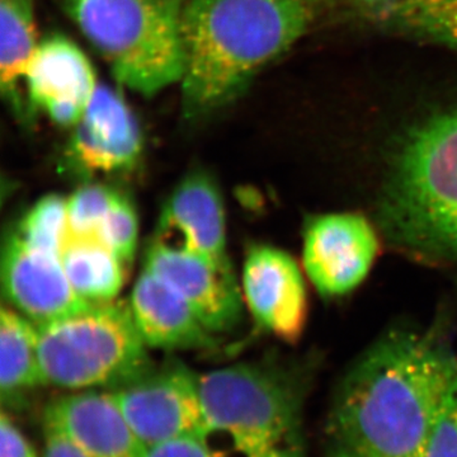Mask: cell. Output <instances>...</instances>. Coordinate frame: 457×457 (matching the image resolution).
I'll return each mask as SVG.
<instances>
[{
	"mask_svg": "<svg viewBox=\"0 0 457 457\" xmlns=\"http://www.w3.org/2000/svg\"><path fill=\"white\" fill-rule=\"evenodd\" d=\"M457 376L437 330L381 337L342 378L327 420L328 453L420 457Z\"/></svg>",
	"mask_w": 457,
	"mask_h": 457,
	"instance_id": "1",
	"label": "cell"
},
{
	"mask_svg": "<svg viewBox=\"0 0 457 457\" xmlns=\"http://www.w3.org/2000/svg\"><path fill=\"white\" fill-rule=\"evenodd\" d=\"M312 0H187L182 12V112L204 119L237 101L264 66L305 35Z\"/></svg>",
	"mask_w": 457,
	"mask_h": 457,
	"instance_id": "2",
	"label": "cell"
},
{
	"mask_svg": "<svg viewBox=\"0 0 457 457\" xmlns=\"http://www.w3.org/2000/svg\"><path fill=\"white\" fill-rule=\"evenodd\" d=\"M384 227L398 245L457 261V107L402 137L383 194Z\"/></svg>",
	"mask_w": 457,
	"mask_h": 457,
	"instance_id": "3",
	"label": "cell"
},
{
	"mask_svg": "<svg viewBox=\"0 0 457 457\" xmlns=\"http://www.w3.org/2000/svg\"><path fill=\"white\" fill-rule=\"evenodd\" d=\"M62 4L121 86L150 98L182 80L185 0H62Z\"/></svg>",
	"mask_w": 457,
	"mask_h": 457,
	"instance_id": "4",
	"label": "cell"
},
{
	"mask_svg": "<svg viewBox=\"0 0 457 457\" xmlns=\"http://www.w3.org/2000/svg\"><path fill=\"white\" fill-rule=\"evenodd\" d=\"M305 378L278 363H239L198 375L206 441H224L230 453L252 457L297 440Z\"/></svg>",
	"mask_w": 457,
	"mask_h": 457,
	"instance_id": "5",
	"label": "cell"
},
{
	"mask_svg": "<svg viewBox=\"0 0 457 457\" xmlns=\"http://www.w3.org/2000/svg\"><path fill=\"white\" fill-rule=\"evenodd\" d=\"M45 383L69 390L116 389L152 368L130 306L90 303L37 326Z\"/></svg>",
	"mask_w": 457,
	"mask_h": 457,
	"instance_id": "6",
	"label": "cell"
},
{
	"mask_svg": "<svg viewBox=\"0 0 457 457\" xmlns=\"http://www.w3.org/2000/svg\"><path fill=\"white\" fill-rule=\"evenodd\" d=\"M108 392L146 447L186 436L206 437L198 375L179 361L153 365Z\"/></svg>",
	"mask_w": 457,
	"mask_h": 457,
	"instance_id": "7",
	"label": "cell"
},
{
	"mask_svg": "<svg viewBox=\"0 0 457 457\" xmlns=\"http://www.w3.org/2000/svg\"><path fill=\"white\" fill-rule=\"evenodd\" d=\"M378 246L375 228L360 213L315 216L303 233V270L319 294L343 296L368 278Z\"/></svg>",
	"mask_w": 457,
	"mask_h": 457,
	"instance_id": "8",
	"label": "cell"
},
{
	"mask_svg": "<svg viewBox=\"0 0 457 457\" xmlns=\"http://www.w3.org/2000/svg\"><path fill=\"white\" fill-rule=\"evenodd\" d=\"M71 129L64 162L79 176L122 173L140 161L139 122L122 96L110 87L98 84L82 119Z\"/></svg>",
	"mask_w": 457,
	"mask_h": 457,
	"instance_id": "9",
	"label": "cell"
},
{
	"mask_svg": "<svg viewBox=\"0 0 457 457\" xmlns=\"http://www.w3.org/2000/svg\"><path fill=\"white\" fill-rule=\"evenodd\" d=\"M23 82L31 123L41 112L62 128L82 119L98 87L88 57L62 35L38 44Z\"/></svg>",
	"mask_w": 457,
	"mask_h": 457,
	"instance_id": "10",
	"label": "cell"
},
{
	"mask_svg": "<svg viewBox=\"0 0 457 457\" xmlns=\"http://www.w3.org/2000/svg\"><path fill=\"white\" fill-rule=\"evenodd\" d=\"M145 270L170 285L213 335L239 323L243 302L231 266L154 240L146 252Z\"/></svg>",
	"mask_w": 457,
	"mask_h": 457,
	"instance_id": "11",
	"label": "cell"
},
{
	"mask_svg": "<svg viewBox=\"0 0 457 457\" xmlns=\"http://www.w3.org/2000/svg\"><path fill=\"white\" fill-rule=\"evenodd\" d=\"M243 290L255 321L282 341L302 337L308 318V294L296 261L272 245L249 249L243 270Z\"/></svg>",
	"mask_w": 457,
	"mask_h": 457,
	"instance_id": "12",
	"label": "cell"
},
{
	"mask_svg": "<svg viewBox=\"0 0 457 457\" xmlns=\"http://www.w3.org/2000/svg\"><path fill=\"white\" fill-rule=\"evenodd\" d=\"M2 284L9 302L37 326L90 305L71 287L62 258L33 248L16 233L3 248Z\"/></svg>",
	"mask_w": 457,
	"mask_h": 457,
	"instance_id": "13",
	"label": "cell"
},
{
	"mask_svg": "<svg viewBox=\"0 0 457 457\" xmlns=\"http://www.w3.org/2000/svg\"><path fill=\"white\" fill-rule=\"evenodd\" d=\"M155 242L176 246L220 266H231L227 252L220 189L204 171H194L165 204Z\"/></svg>",
	"mask_w": 457,
	"mask_h": 457,
	"instance_id": "14",
	"label": "cell"
},
{
	"mask_svg": "<svg viewBox=\"0 0 457 457\" xmlns=\"http://www.w3.org/2000/svg\"><path fill=\"white\" fill-rule=\"evenodd\" d=\"M42 425L54 427L88 457H145L147 447L132 431L110 392L84 390L53 400Z\"/></svg>",
	"mask_w": 457,
	"mask_h": 457,
	"instance_id": "15",
	"label": "cell"
},
{
	"mask_svg": "<svg viewBox=\"0 0 457 457\" xmlns=\"http://www.w3.org/2000/svg\"><path fill=\"white\" fill-rule=\"evenodd\" d=\"M129 306L147 347L165 351L215 347L213 333L189 303L150 270H144L137 278Z\"/></svg>",
	"mask_w": 457,
	"mask_h": 457,
	"instance_id": "16",
	"label": "cell"
},
{
	"mask_svg": "<svg viewBox=\"0 0 457 457\" xmlns=\"http://www.w3.org/2000/svg\"><path fill=\"white\" fill-rule=\"evenodd\" d=\"M35 0H0V90L22 125H32L21 82L37 49Z\"/></svg>",
	"mask_w": 457,
	"mask_h": 457,
	"instance_id": "17",
	"label": "cell"
},
{
	"mask_svg": "<svg viewBox=\"0 0 457 457\" xmlns=\"http://www.w3.org/2000/svg\"><path fill=\"white\" fill-rule=\"evenodd\" d=\"M38 330L29 319L3 306L0 312V394L3 405L16 407L27 393L45 386Z\"/></svg>",
	"mask_w": 457,
	"mask_h": 457,
	"instance_id": "18",
	"label": "cell"
},
{
	"mask_svg": "<svg viewBox=\"0 0 457 457\" xmlns=\"http://www.w3.org/2000/svg\"><path fill=\"white\" fill-rule=\"evenodd\" d=\"M62 264L78 296L89 303L113 302L125 278V267L96 237H68Z\"/></svg>",
	"mask_w": 457,
	"mask_h": 457,
	"instance_id": "19",
	"label": "cell"
},
{
	"mask_svg": "<svg viewBox=\"0 0 457 457\" xmlns=\"http://www.w3.org/2000/svg\"><path fill=\"white\" fill-rule=\"evenodd\" d=\"M366 18L385 31L457 51V0H403Z\"/></svg>",
	"mask_w": 457,
	"mask_h": 457,
	"instance_id": "20",
	"label": "cell"
},
{
	"mask_svg": "<svg viewBox=\"0 0 457 457\" xmlns=\"http://www.w3.org/2000/svg\"><path fill=\"white\" fill-rule=\"evenodd\" d=\"M16 234L33 248L60 257L69 234L66 200L59 195L42 197L22 219Z\"/></svg>",
	"mask_w": 457,
	"mask_h": 457,
	"instance_id": "21",
	"label": "cell"
},
{
	"mask_svg": "<svg viewBox=\"0 0 457 457\" xmlns=\"http://www.w3.org/2000/svg\"><path fill=\"white\" fill-rule=\"evenodd\" d=\"M120 192L104 185H86L66 200L68 237H96Z\"/></svg>",
	"mask_w": 457,
	"mask_h": 457,
	"instance_id": "22",
	"label": "cell"
},
{
	"mask_svg": "<svg viewBox=\"0 0 457 457\" xmlns=\"http://www.w3.org/2000/svg\"><path fill=\"white\" fill-rule=\"evenodd\" d=\"M137 216L130 201L123 195L116 200L97 231L99 240L128 266L137 245Z\"/></svg>",
	"mask_w": 457,
	"mask_h": 457,
	"instance_id": "23",
	"label": "cell"
},
{
	"mask_svg": "<svg viewBox=\"0 0 457 457\" xmlns=\"http://www.w3.org/2000/svg\"><path fill=\"white\" fill-rule=\"evenodd\" d=\"M420 457H457V376Z\"/></svg>",
	"mask_w": 457,
	"mask_h": 457,
	"instance_id": "24",
	"label": "cell"
},
{
	"mask_svg": "<svg viewBox=\"0 0 457 457\" xmlns=\"http://www.w3.org/2000/svg\"><path fill=\"white\" fill-rule=\"evenodd\" d=\"M145 457H216L210 445L198 436H186L147 447Z\"/></svg>",
	"mask_w": 457,
	"mask_h": 457,
	"instance_id": "25",
	"label": "cell"
},
{
	"mask_svg": "<svg viewBox=\"0 0 457 457\" xmlns=\"http://www.w3.org/2000/svg\"><path fill=\"white\" fill-rule=\"evenodd\" d=\"M0 457H38L26 436L5 413L0 418Z\"/></svg>",
	"mask_w": 457,
	"mask_h": 457,
	"instance_id": "26",
	"label": "cell"
},
{
	"mask_svg": "<svg viewBox=\"0 0 457 457\" xmlns=\"http://www.w3.org/2000/svg\"><path fill=\"white\" fill-rule=\"evenodd\" d=\"M44 426V457H88L71 438L54 427Z\"/></svg>",
	"mask_w": 457,
	"mask_h": 457,
	"instance_id": "27",
	"label": "cell"
},
{
	"mask_svg": "<svg viewBox=\"0 0 457 457\" xmlns=\"http://www.w3.org/2000/svg\"><path fill=\"white\" fill-rule=\"evenodd\" d=\"M252 457H305L303 456L302 446L299 440L284 442V444L276 445L270 449L262 451L257 455Z\"/></svg>",
	"mask_w": 457,
	"mask_h": 457,
	"instance_id": "28",
	"label": "cell"
},
{
	"mask_svg": "<svg viewBox=\"0 0 457 457\" xmlns=\"http://www.w3.org/2000/svg\"><path fill=\"white\" fill-rule=\"evenodd\" d=\"M341 2L359 9L366 17L376 13V12L383 11L385 8L392 7L394 4H398L403 0H341Z\"/></svg>",
	"mask_w": 457,
	"mask_h": 457,
	"instance_id": "29",
	"label": "cell"
},
{
	"mask_svg": "<svg viewBox=\"0 0 457 457\" xmlns=\"http://www.w3.org/2000/svg\"><path fill=\"white\" fill-rule=\"evenodd\" d=\"M327 457H348V456L335 455V453H327Z\"/></svg>",
	"mask_w": 457,
	"mask_h": 457,
	"instance_id": "30",
	"label": "cell"
}]
</instances>
